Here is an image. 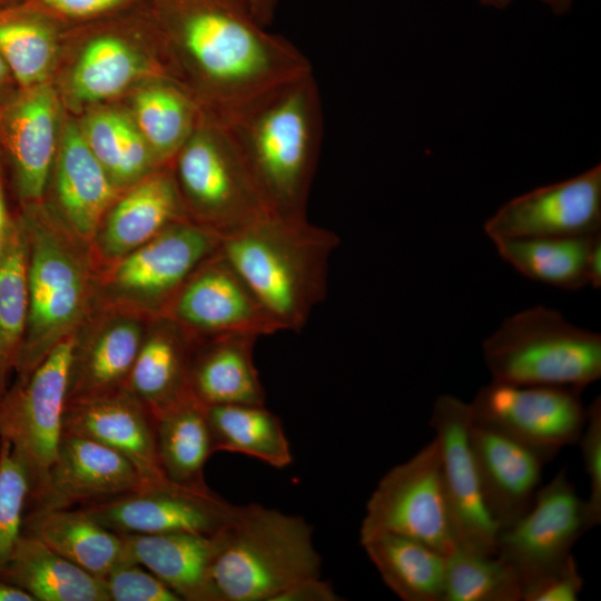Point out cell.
Here are the masks:
<instances>
[{
  "label": "cell",
  "instance_id": "cell-44",
  "mask_svg": "<svg viewBox=\"0 0 601 601\" xmlns=\"http://www.w3.org/2000/svg\"><path fill=\"white\" fill-rule=\"evenodd\" d=\"M331 583L319 575L297 581L279 593L274 601H338Z\"/></svg>",
  "mask_w": 601,
  "mask_h": 601
},
{
  "label": "cell",
  "instance_id": "cell-23",
  "mask_svg": "<svg viewBox=\"0 0 601 601\" xmlns=\"http://www.w3.org/2000/svg\"><path fill=\"white\" fill-rule=\"evenodd\" d=\"M53 188L58 219L76 237L91 245L119 189L88 147L81 129L72 124L62 135Z\"/></svg>",
  "mask_w": 601,
  "mask_h": 601
},
{
  "label": "cell",
  "instance_id": "cell-3",
  "mask_svg": "<svg viewBox=\"0 0 601 601\" xmlns=\"http://www.w3.org/2000/svg\"><path fill=\"white\" fill-rule=\"evenodd\" d=\"M339 236L306 218L267 217L225 237L219 250L282 331L300 332L326 297Z\"/></svg>",
  "mask_w": 601,
  "mask_h": 601
},
{
  "label": "cell",
  "instance_id": "cell-37",
  "mask_svg": "<svg viewBox=\"0 0 601 601\" xmlns=\"http://www.w3.org/2000/svg\"><path fill=\"white\" fill-rule=\"evenodd\" d=\"M55 50L53 30L39 13L20 8L0 12V55L22 89L41 85Z\"/></svg>",
  "mask_w": 601,
  "mask_h": 601
},
{
  "label": "cell",
  "instance_id": "cell-39",
  "mask_svg": "<svg viewBox=\"0 0 601 601\" xmlns=\"http://www.w3.org/2000/svg\"><path fill=\"white\" fill-rule=\"evenodd\" d=\"M31 490L28 470L8 441L0 446V572L22 534Z\"/></svg>",
  "mask_w": 601,
  "mask_h": 601
},
{
  "label": "cell",
  "instance_id": "cell-47",
  "mask_svg": "<svg viewBox=\"0 0 601 601\" xmlns=\"http://www.w3.org/2000/svg\"><path fill=\"white\" fill-rule=\"evenodd\" d=\"M512 0H480L482 4L494 7L497 9L506 7ZM554 14L562 16L570 12L574 0H540Z\"/></svg>",
  "mask_w": 601,
  "mask_h": 601
},
{
  "label": "cell",
  "instance_id": "cell-36",
  "mask_svg": "<svg viewBox=\"0 0 601 601\" xmlns=\"http://www.w3.org/2000/svg\"><path fill=\"white\" fill-rule=\"evenodd\" d=\"M144 57L124 39L105 35L90 40L70 78L72 96L85 102L114 97L150 70Z\"/></svg>",
  "mask_w": 601,
  "mask_h": 601
},
{
  "label": "cell",
  "instance_id": "cell-21",
  "mask_svg": "<svg viewBox=\"0 0 601 601\" xmlns=\"http://www.w3.org/2000/svg\"><path fill=\"white\" fill-rule=\"evenodd\" d=\"M469 437L486 509L497 530L506 529L531 506L549 461L518 441L474 423Z\"/></svg>",
  "mask_w": 601,
  "mask_h": 601
},
{
  "label": "cell",
  "instance_id": "cell-8",
  "mask_svg": "<svg viewBox=\"0 0 601 601\" xmlns=\"http://www.w3.org/2000/svg\"><path fill=\"white\" fill-rule=\"evenodd\" d=\"M220 237L188 219L176 221L108 265L98 278L105 305L162 316L191 274L220 246ZM96 298V299H97Z\"/></svg>",
  "mask_w": 601,
  "mask_h": 601
},
{
  "label": "cell",
  "instance_id": "cell-24",
  "mask_svg": "<svg viewBox=\"0 0 601 601\" xmlns=\"http://www.w3.org/2000/svg\"><path fill=\"white\" fill-rule=\"evenodd\" d=\"M258 338L250 334L196 338L188 376L190 396L204 406L265 405L253 357Z\"/></svg>",
  "mask_w": 601,
  "mask_h": 601
},
{
  "label": "cell",
  "instance_id": "cell-17",
  "mask_svg": "<svg viewBox=\"0 0 601 601\" xmlns=\"http://www.w3.org/2000/svg\"><path fill=\"white\" fill-rule=\"evenodd\" d=\"M96 309L75 332L67 402L125 388L150 321L117 306Z\"/></svg>",
  "mask_w": 601,
  "mask_h": 601
},
{
  "label": "cell",
  "instance_id": "cell-30",
  "mask_svg": "<svg viewBox=\"0 0 601 601\" xmlns=\"http://www.w3.org/2000/svg\"><path fill=\"white\" fill-rule=\"evenodd\" d=\"M154 425L165 476L181 485L208 487L204 466L215 452L205 406L188 397L154 418Z\"/></svg>",
  "mask_w": 601,
  "mask_h": 601
},
{
  "label": "cell",
  "instance_id": "cell-34",
  "mask_svg": "<svg viewBox=\"0 0 601 601\" xmlns=\"http://www.w3.org/2000/svg\"><path fill=\"white\" fill-rule=\"evenodd\" d=\"M81 132L118 189L135 185L158 162L136 124L118 111L95 112Z\"/></svg>",
  "mask_w": 601,
  "mask_h": 601
},
{
  "label": "cell",
  "instance_id": "cell-14",
  "mask_svg": "<svg viewBox=\"0 0 601 601\" xmlns=\"http://www.w3.org/2000/svg\"><path fill=\"white\" fill-rule=\"evenodd\" d=\"M162 316L195 338L282 332L219 249L191 274Z\"/></svg>",
  "mask_w": 601,
  "mask_h": 601
},
{
  "label": "cell",
  "instance_id": "cell-6",
  "mask_svg": "<svg viewBox=\"0 0 601 601\" xmlns=\"http://www.w3.org/2000/svg\"><path fill=\"white\" fill-rule=\"evenodd\" d=\"M492 381L582 391L601 377V335L536 305L505 318L482 343Z\"/></svg>",
  "mask_w": 601,
  "mask_h": 601
},
{
  "label": "cell",
  "instance_id": "cell-16",
  "mask_svg": "<svg viewBox=\"0 0 601 601\" xmlns=\"http://www.w3.org/2000/svg\"><path fill=\"white\" fill-rule=\"evenodd\" d=\"M484 231L492 242L601 233V165L506 201Z\"/></svg>",
  "mask_w": 601,
  "mask_h": 601
},
{
  "label": "cell",
  "instance_id": "cell-41",
  "mask_svg": "<svg viewBox=\"0 0 601 601\" xmlns=\"http://www.w3.org/2000/svg\"><path fill=\"white\" fill-rule=\"evenodd\" d=\"M589 477V496L585 501L588 530L601 523V398L597 396L587 407L585 424L578 443Z\"/></svg>",
  "mask_w": 601,
  "mask_h": 601
},
{
  "label": "cell",
  "instance_id": "cell-20",
  "mask_svg": "<svg viewBox=\"0 0 601 601\" xmlns=\"http://www.w3.org/2000/svg\"><path fill=\"white\" fill-rule=\"evenodd\" d=\"M63 432L89 437L120 453L145 483L167 479L158 460L154 418L126 388L68 401Z\"/></svg>",
  "mask_w": 601,
  "mask_h": 601
},
{
  "label": "cell",
  "instance_id": "cell-7",
  "mask_svg": "<svg viewBox=\"0 0 601 601\" xmlns=\"http://www.w3.org/2000/svg\"><path fill=\"white\" fill-rule=\"evenodd\" d=\"M173 175L188 220L220 239L270 217V213L226 128L199 115L171 159Z\"/></svg>",
  "mask_w": 601,
  "mask_h": 601
},
{
  "label": "cell",
  "instance_id": "cell-11",
  "mask_svg": "<svg viewBox=\"0 0 601 601\" xmlns=\"http://www.w3.org/2000/svg\"><path fill=\"white\" fill-rule=\"evenodd\" d=\"M580 391L560 386L515 385L491 381L470 405L472 423L506 435L549 462L577 444L587 407Z\"/></svg>",
  "mask_w": 601,
  "mask_h": 601
},
{
  "label": "cell",
  "instance_id": "cell-25",
  "mask_svg": "<svg viewBox=\"0 0 601 601\" xmlns=\"http://www.w3.org/2000/svg\"><path fill=\"white\" fill-rule=\"evenodd\" d=\"M195 341L170 318H150L125 388L152 418L191 397L188 376Z\"/></svg>",
  "mask_w": 601,
  "mask_h": 601
},
{
  "label": "cell",
  "instance_id": "cell-12",
  "mask_svg": "<svg viewBox=\"0 0 601 601\" xmlns=\"http://www.w3.org/2000/svg\"><path fill=\"white\" fill-rule=\"evenodd\" d=\"M587 531L585 501L562 469L538 489L518 521L497 532L495 554L514 569L524 590L559 568Z\"/></svg>",
  "mask_w": 601,
  "mask_h": 601
},
{
  "label": "cell",
  "instance_id": "cell-5",
  "mask_svg": "<svg viewBox=\"0 0 601 601\" xmlns=\"http://www.w3.org/2000/svg\"><path fill=\"white\" fill-rule=\"evenodd\" d=\"M214 540L211 581L218 601H274L297 581L319 575L312 526L300 516L237 505Z\"/></svg>",
  "mask_w": 601,
  "mask_h": 601
},
{
  "label": "cell",
  "instance_id": "cell-4",
  "mask_svg": "<svg viewBox=\"0 0 601 601\" xmlns=\"http://www.w3.org/2000/svg\"><path fill=\"white\" fill-rule=\"evenodd\" d=\"M20 219L28 246V317L17 376L29 373L76 332L93 307L98 289L89 244L58 218H48L38 204L26 206Z\"/></svg>",
  "mask_w": 601,
  "mask_h": 601
},
{
  "label": "cell",
  "instance_id": "cell-29",
  "mask_svg": "<svg viewBox=\"0 0 601 601\" xmlns=\"http://www.w3.org/2000/svg\"><path fill=\"white\" fill-rule=\"evenodd\" d=\"M384 583L404 601H443L446 555L393 532L359 540Z\"/></svg>",
  "mask_w": 601,
  "mask_h": 601
},
{
  "label": "cell",
  "instance_id": "cell-18",
  "mask_svg": "<svg viewBox=\"0 0 601 601\" xmlns=\"http://www.w3.org/2000/svg\"><path fill=\"white\" fill-rule=\"evenodd\" d=\"M144 483L120 453L63 432L53 464L41 486L28 497L24 513L82 506L135 491Z\"/></svg>",
  "mask_w": 601,
  "mask_h": 601
},
{
  "label": "cell",
  "instance_id": "cell-40",
  "mask_svg": "<svg viewBox=\"0 0 601 601\" xmlns=\"http://www.w3.org/2000/svg\"><path fill=\"white\" fill-rule=\"evenodd\" d=\"M102 580L109 601H180L161 580L135 562L120 563Z\"/></svg>",
  "mask_w": 601,
  "mask_h": 601
},
{
  "label": "cell",
  "instance_id": "cell-51",
  "mask_svg": "<svg viewBox=\"0 0 601 601\" xmlns=\"http://www.w3.org/2000/svg\"><path fill=\"white\" fill-rule=\"evenodd\" d=\"M14 0H0V12L13 9L16 6Z\"/></svg>",
  "mask_w": 601,
  "mask_h": 601
},
{
  "label": "cell",
  "instance_id": "cell-31",
  "mask_svg": "<svg viewBox=\"0 0 601 601\" xmlns=\"http://www.w3.org/2000/svg\"><path fill=\"white\" fill-rule=\"evenodd\" d=\"M205 410L214 452L245 454L276 469L292 463L283 424L265 405L226 404Z\"/></svg>",
  "mask_w": 601,
  "mask_h": 601
},
{
  "label": "cell",
  "instance_id": "cell-26",
  "mask_svg": "<svg viewBox=\"0 0 601 601\" xmlns=\"http://www.w3.org/2000/svg\"><path fill=\"white\" fill-rule=\"evenodd\" d=\"M121 536L126 561L146 568L180 600L218 601L211 581L214 535L178 532Z\"/></svg>",
  "mask_w": 601,
  "mask_h": 601
},
{
  "label": "cell",
  "instance_id": "cell-33",
  "mask_svg": "<svg viewBox=\"0 0 601 601\" xmlns=\"http://www.w3.org/2000/svg\"><path fill=\"white\" fill-rule=\"evenodd\" d=\"M28 246L20 217L12 219L0 253V388L8 387L28 317Z\"/></svg>",
  "mask_w": 601,
  "mask_h": 601
},
{
  "label": "cell",
  "instance_id": "cell-1",
  "mask_svg": "<svg viewBox=\"0 0 601 601\" xmlns=\"http://www.w3.org/2000/svg\"><path fill=\"white\" fill-rule=\"evenodd\" d=\"M173 42L223 120L269 90L312 71L288 39L265 30L234 0H159Z\"/></svg>",
  "mask_w": 601,
  "mask_h": 601
},
{
  "label": "cell",
  "instance_id": "cell-52",
  "mask_svg": "<svg viewBox=\"0 0 601 601\" xmlns=\"http://www.w3.org/2000/svg\"><path fill=\"white\" fill-rule=\"evenodd\" d=\"M3 391L0 388V400L2 397ZM0 446H1V439H0Z\"/></svg>",
  "mask_w": 601,
  "mask_h": 601
},
{
  "label": "cell",
  "instance_id": "cell-2",
  "mask_svg": "<svg viewBox=\"0 0 601 601\" xmlns=\"http://www.w3.org/2000/svg\"><path fill=\"white\" fill-rule=\"evenodd\" d=\"M218 121L235 144L270 215L306 218L323 125L313 71Z\"/></svg>",
  "mask_w": 601,
  "mask_h": 601
},
{
  "label": "cell",
  "instance_id": "cell-19",
  "mask_svg": "<svg viewBox=\"0 0 601 601\" xmlns=\"http://www.w3.org/2000/svg\"><path fill=\"white\" fill-rule=\"evenodd\" d=\"M58 100L43 85L23 92L0 110V139L24 206L45 195L57 148Z\"/></svg>",
  "mask_w": 601,
  "mask_h": 601
},
{
  "label": "cell",
  "instance_id": "cell-42",
  "mask_svg": "<svg viewBox=\"0 0 601 601\" xmlns=\"http://www.w3.org/2000/svg\"><path fill=\"white\" fill-rule=\"evenodd\" d=\"M583 578L571 554L559 568L523 590L522 601H577Z\"/></svg>",
  "mask_w": 601,
  "mask_h": 601
},
{
  "label": "cell",
  "instance_id": "cell-45",
  "mask_svg": "<svg viewBox=\"0 0 601 601\" xmlns=\"http://www.w3.org/2000/svg\"><path fill=\"white\" fill-rule=\"evenodd\" d=\"M588 285L601 286V233L593 236L587 259Z\"/></svg>",
  "mask_w": 601,
  "mask_h": 601
},
{
  "label": "cell",
  "instance_id": "cell-22",
  "mask_svg": "<svg viewBox=\"0 0 601 601\" xmlns=\"http://www.w3.org/2000/svg\"><path fill=\"white\" fill-rule=\"evenodd\" d=\"M184 219L188 218L173 171H151L114 201L90 246L96 258L110 265Z\"/></svg>",
  "mask_w": 601,
  "mask_h": 601
},
{
  "label": "cell",
  "instance_id": "cell-35",
  "mask_svg": "<svg viewBox=\"0 0 601 601\" xmlns=\"http://www.w3.org/2000/svg\"><path fill=\"white\" fill-rule=\"evenodd\" d=\"M136 126L158 162L170 161L194 130L200 115L185 90L155 82L135 97Z\"/></svg>",
  "mask_w": 601,
  "mask_h": 601
},
{
  "label": "cell",
  "instance_id": "cell-48",
  "mask_svg": "<svg viewBox=\"0 0 601 601\" xmlns=\"http://www.w3.org/2000/svg\"><path fill=\"white\" fill-rule=\"evenodd\" d=\"M0 601H35L23 589L0 578Z\"/></svg>",
  "mask_w": 601,
  "mask_h": 601
},
{
  "label": "cell",
  "instance_id": "cell-49",
  "mask_svg": "<svg viewBox=\"0 0 601 601\" xmlns=\"http://www.w3.org/2000/svg\"><path fill=\"white\" fill-rule=\"evenodd\" d=\"M11 221H12V218L9 216L7 206H6L1 173H0V253L7 239V235L9 233Z\"/></svg>",
  "mask_w": 601,
  "mask_h": 601
},
{
  "label": "cell",
  "instance_id": "cell-28",
  "mask_svg": "<svg viewBox=\"0 0 601 601\" xmlns=\"http://www.w3.org/2000/svg\"><path fill=\"white\" fill-rule=\"evenodd\" d=\"M0 578L27 591L35 601H109L101 578L24 533Z\"/></svg>",
  "mask_w": 601,
  "mask_h": 601
},
{
  "label": "cell",
  "instance_id": "cell-46",
  "mask_svg": "<svg viewBox=\"0 0 601 601\" xmlns=\"http://www.w3.org/2000/svg\"><path fill=\"white\" fill-rule=\"evenodd\" d=\"M250 16L257 23L267 27L274 20L278 0H245Z\"/></svg>",
  "mask_w": 601,
  "mask_h": 601
},
{
  "label": "cell",
  "instance_id": "cell-13",
  "mask_svg": "<svg viewBox=\"0 0 601 601\" xmlns=\"http://www.w3.org/2000/svg\"><path fill=\"white\" fill-rule=\"evenodd\" d=\"M80 508L118 534L181 532L213 536L233 520L237 505L209 487L186 486L166 479Z\"/></svg>",
  "mask_w": 601,
  "mask_h": 601
},
{
  "label": "cell",
  "instance_id": "cell-50",
  "mask_svg": "<svg viewBox=\"0 0 601 601\" xmlns=\"http://www.w3.org/2000/svg\"><path fill=\"white\" fill-rule=\"evenodd\" d=\"M10 75V69L2 56L0 55V86L3 85V82L8 79Z\"/></svg>",
  "mask_w": 601,
  "mask_h": 601
},
{
  "label": "cell",
  "instance_id": "cell-9",
  "mask_svg": "<svg viewBox=\"0 0 601 601\" xmlns=\"http://www.w3.org/2000/svg\"><path fill=\"white\" fill-rule=\"evenodd\" d=\"M75 333L61 339L29 373L17 376L0 400V439L26 465L29 496L43 483L63 433Z\"/></svg>",
  "mask_w": 601,
  "mask_h": 601
},
{
  "label": "cell",
  "instance_id": "cell-10",
  "mask_svg": "<svg viewBox=\"0 0 601 601\" xmlns=\"http://www.w3.org/2000/svg\"><path fill=\"white\" fill-rule=\"evenodd\" d=\"M383 531L415 539L446 556L459 546L435 437L387 471L370 496L359 540Z\"/></svg>",
  "mask_w": 601,
  "mask_h": 601
},
{
  "label": "cell",
  "instance_id": "cell-43",
  "mask_svg": "<svg viewBox=\"0 0 601 601\" xmlns=\"http://www.w3.org/2000/svg\"><path fill=\"white\" fill-rule=\"evenodd\" d=\"M132 0H26L23 10L55 14L68 19H89L112 12Z\"/></svg>",
  "mask_w": 601,
  "mask_h": 601
},
{
  "label": "cell",
  "instance_id": "cell-38",
  "mask_svg": "<svg viewBox=\"0 0 601 601\" xmlns=\"http://www.w3.org/2000/svg\"><path fill=\"white\" fill-rule=\"evenodd\" d=\"M514 569L496 554L457 546L446 558L443 601H522Z\"/></svg>",
  "mask_w": 601,
  "mask_h": 601
},
{
  "label": "cell",
  "instance_id": "cell-27",
  "mask_svg": "<svg viewBox=\"0 0 601 601\" xmlns=\"http://www.w3.org/2000/svg\"><path fill=\"white\" fill-rule=\"evenodd\" d=\"M22 533L101 579L127 562L121 534L105 528L81 508L24 513Z\"/></svg>",
  "mask_w": 601,
  "mask_h": 601
},
{
  "label": "cell",
  "instance_id": "cell-32",
  "mask_svg": "<svg viewBox=\"0 0 601 601\" xmlns=\"http://www.w3.org/2000/svg\"><path fill=\"white\" fill-rule=\"evenodd\" d=\"M593 236L513 238L493 243L500 256L523 276L574 290L588 285L587 259Z\"/></svg>",
  "mask_w": 601,
  "mask_h": 601
},
{
  "label": "cell",
  "instance_id": "cell-15",
  "mask_svg": "<svg viewBox=\"0 0 601 601\" xmlns=\"http://www.w3.org/2000/svg\"><path fill=\"white\" fill-rule=\"evenodd\" d=\"M469 403L442 394L436 397L430 426L440 447L441 470L459 546L482 554H495L497 528L482 493L470 444Z\"/></svg>",
  "mask_w": 601,
  "mask_h": 601
}]
</instances>
